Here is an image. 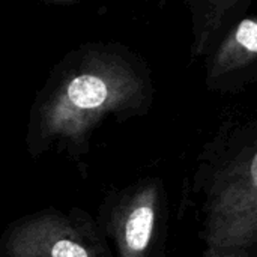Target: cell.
Listing matches in <instances>:
<instances>
[{
    "mask_svg": "<svg viewBox=\"0 0 257 257\" xmlns=\"http://www.w3.org/2000/svg\"><path fill=\"white\" fill-rule=\"evenodd\" d=\"M191 14V60L209 53L253 0H185Z\"/></svg>",
    "mask_w": 257,
    "mask_h": 257,
    "instance_id": "8992f818",
    "label": "cell"
},
{
    "mask_svg": "<svg viewBox=\"0 0 257 257\" xmlns=\"http://www.w3.org/2000/svg\"><path fill=\"white\" fill-rule=\"evenodd\" d=\"M169 215L163 179L145 176L111 191L95 221L113 257H164Z\"/></svg>",
    "mask_w": 257,
    "mask_h": 257,
    "instance_id": "3957f363",
    "label": "cell"
},
{
    "mask_svg": "<svg viewBox=\"0 0 257 257\" xmlns=\"http://www.w3.org/2000/svg\"><path fill=\"white\" fill-rule=\"evenodd\" d=\"M0 257H113L96 221L83 209L48 208L12 221Z\"/></svg>",
    "mask_w": 257,
    "mask_h": 257,
    "instance_id": "277c9868",
    "label": "cell"
},
{
    "mask_svg": "<svg viewBox=\"0 0 257 257\" xmlns=\"http://www.w3.org/2000/svg\"><path fill=\"white\" fill-rule=\"evenodd\" d=\"M56 2H74V0H56Z\"/></svg>",
    "mask_w": 257,
    "mask_h": 257,
    "instance_id": "52a82bcc",
    "label": "cell"
},
{
    "mask_svg": "<svg viewBox=\"0 0 257 257\" xmlns=\"http://www.w3.org/2000/svg\"><path fill=\"white\" fill-rule=\"evenodd\" d=\"M149 71L125 48L90 44L69 53L51 71L29 111L26 148L32 158L59 152L77 158L107 120L151 110Z\"/></svg>",
    "mask_w": 257,
    "mask_h": 257,
    "instance_id": "6da1fadb",
    "label": "cell"
},
{
    "mask_svg": "<svg viewBox=\"0 0 257 257\" xmlns=\"http://www.w3.org/2000/svg\"><path fill=\"white\" fill-rule=\"evenodd\" d=\"M205 83L214 92H235L256 77L257 17L239 18L209 51Z\"/></svg>",
    "mask_w": 257,
    "mask_h": 257,
    "instance_id": "5b68a950",
    "label": "cell"
},
{
    "mask_svg": "<svg viewBox=\"0 0 257 257\" xmlns=\"http://www.w3.org/2000/svg\"><path fill=\"white\" fill-rule=\"evenodd\" d=\"M202 257H257V122H224L197 157Z\"/></svg>",
    "mask_w": 257,
    "mask_h": 257,
    "instance_id": "7a4b0ae2",
    "label": "cell"
}]
</instances>
